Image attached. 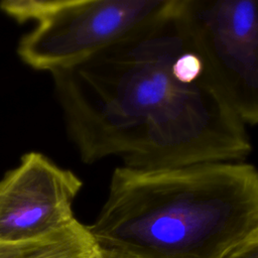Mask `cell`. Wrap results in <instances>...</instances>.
Returning <instances> with one entry per match:
<instances>
[{"label": "cell", "mask_w": 258, "mask_h": 258, "mask_svg": "<svg viewBox=\"0 0 258 258\" xmlns=\"http://www.w3.org/2000/svg\"><path fill=\"white\" fill-rule=\"evenodd\" d=\"M66 129L86 164L115 156L156 169L245 161L237 115L199 50L182 0L74 67L50 73Z\"/></svg>", "instance_id": "6da1fadb"}, {"label": "cell", "mask_w": 258, "mask_h": 258, "mask_svg": "<svg viewBox=\"0 0 258 258\" xmlns=\"http://www.w3.org/2000/svg\"><path fill=\"white\" fill-rule=\"evenodd\" d=\"M87 228L98 248L134 258H227L258 238V172L246 161L121 165Z\"/></svg>", "instance_id": "7a4b0ae2"}, {"label": "cell", "mask_w": 258, "mask_h": 258, "mask_svg": "<svg viewBox=\"0 0 258 258\" xmlns=\"http://www.w3.org/2000/svg\"><path fill=\"white\" fill-rule=\"evenodd\" d=\"M174 0H7L1 9L36 21L18 46L29 67L49 73L85 61L157 18Z\"/></svg>", "instance_id": "3957f363"}, {"label": "cell", "mask_w": 258, "mask_h": 258, "mask_svg": "<svg viewBox=\"0 0 258 258\" xmlns=\"http://www.w3.org/2000/svg\"><path fill=\"white\" fill-rule=\"evenodd\" d=\"M192 38L246 126L258 122V0H182Z\"/></svg>", "instance_id": "277c9868"}, {"label": "cell", "mask_w": 258, "mask_h": 258, "mask_svg": "<svg viewBox=\"0 0 258 258\" xmlns=\"http://www.w3.org/2000/svg\"><path fill=\"white\" fill-rule=\"evenodd\" d=\"M83 180L39 152H28L0 180V243L49 236L76 220L74 201Z\"/></svg>", "instance_id": "5b68a950"}, {"label": "cell", "mask_w": 258, "mask_h": 258, "mask_svg": "<svg viewBox=\"0 0 258 258\" xmlns=\"http://www.w3.org/2000/svg\"><path fill=\"white\" fill-rule=\"evenodd\" d=\"M96 244L86 225L77 219L44 238L22 243H0V258H90Z\"/></svg>", "instance_id": "8992f818"}, {"label": "cell", "mask_w": 258, "mask_h": 258, "mask_svg": "<svg viewBox=\"0 0 258 258\" xmlns=\"http://www.w3.org/2000/svg\"><path fill=\"white\" fill-rule=\"evenodd\" d=\"M227 258H258V238L249 241Z\"/></svg>", "instance_id": "52a82bcc"}, {"label": "cell", "mask_w": 258, "mask_h": 258, "mask_svg": "<svg viewBox=\"0 0 258 258\" xmlns=\"http://www.w3.org/2000/svg\"><path fill=\"white\" fill-rule=\"evenodd\" d=\"M90 258H134V257L128 256V255H125V254H122L119 252L111 251V250L101 249L96 246V249L94 250V252Z\"/></svg>", "instance_id": "ba28073f"}]
</instances>
